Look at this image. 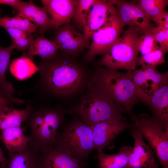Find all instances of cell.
<instances>
[{
    "label": "cell",
    "instance_id": "obj_35",
    "mask_svg": "<svg viewBox=\"0 0 168 168\" xmlns=\"http://www.w3.org/2000/svg\"><path fill=\"white\" fill-rule=\"evenodd\" d=\"M157 25L168 29V12L165 11L158 16L154 18L152 20Z\"/></svg>",
    "mask_w": 168,
    "mask_h": 168
},
{
    "label": "cell",
    "instance_id": "obj_2",
    "mask_svg": "<svg viewBox=\"0 0 168 168\" xmlns=\"http://www.w3.org/2000/svg\"><path fill=\"white\" fill-rule=\"evenodd\" d=\"M93 67L91 82L121 107L125 113L129 114L132 113L133 107L140 101L133 82L135 70L122 72L95 64Z\"/></svg>",
    "mask_w": 168,
    "mask_h": 168
},
{
    "label": "cell",
    "instance_id": "obj_23",
    "mask_svg": "<svg viewBox=\"0 0 168 168\" xmlns=\"http://www.w3.org/2000/svg\"><path fill=\"white\" fill-rule=\"evenodd\" d=\"M59 49L56 43L53 40H49L44 35H40L32 41L28 51L23 53L22 57L33 59V56L38 55L44 59L54 55Z\"/></svg>",
    "mask_w": 168,
    "mask_h": 168
},
{
    "label": "cell",
    "instance_id": "obj_37",
    "mask_svg": "<svg viewBox=\"0 0 168 168\" xmlns=\"http://www.w3.org/2000/svg\"><path fill=\"white\" fill-rule=\"evenodd\" d=\"M7 159L5 158L4 155L2 151L0 146V164L1 166H7Z\"/></svg>",
    "mask_w": 168,
    "mask_h": 168
},
{
    "label": "cell",
    "instance_id": "obj_10",
    "mask_svg": "<svg viewBox=\"0 0 168 168\" xmlns=\"http://www.w3.org/2000/svg\"><path fill=\"white\" fill-rule=\"evenodd\" d=\"M126 120L114 118L100 122L90 126L91 128L94 149L103 151L109 147L118 135L126 129L134 128L133 124Z\"/></svg>",
    "mask_w": 168,
    "mask_h": 168
},
{
    "label": "cell",
    "instance_id": "obj_36",
    "mask_svg": "<svg viewBox=\"0 0 168 168\" xmlns=\"http://www.w3.org/2000/svg\"><path fill=\"white\" fill-rule=\"evenodd\" d=\"M5 29L11 37L12 40L21 37H27L31 35L17 29L12 28H6Z\"/></svg>",
    "mask_w": 168,
    "mask_h": 168
},
{
    "label": "cell",
    "instance_id": "obj_20",
    "mask_svg": "<svg viewBox=\"0 0 168 168\" xmlns=\"http://www.w3.org/2000/svg\"><path fill=\"white\" fill-rule=\"evenodd\" d=\"M152 116L168 125V84L158 89L147 104Z\"/></svg>",
    "mask_w": 168,
    "mask_h": 168
},
{
    "label": "cell",
    "instance_id": "obj_21",
    "mask_svg": "<svg viewBox=\"0 0 168 168\" xmlns=\"http://www.w3.org/2000/svg\"><path fill=\"white\" fill-rule=\"evenodd\" d=\"M5 106L0 108V130L8 128L21 126L22 122L26 121L32 109L30 106L22 110H16Z\"/></svg>",
    "mask_w": 168,
    "mask_h": 168
},
{
    "label": "cell",
    "instance_id": "obj_24",
    "mask_svg": "<svg viewBox=\"0 0 168 168\" xmlns=\"http://www.w3.org/2000/svg\"><path fill=\"white\" fill-rule=\"evenodd\" d=\"M10 70L16 78L19 80H23L39 71V69L32 59L21 56L12 61L10 65Z\"/></svg>",
    "mask_w": 168,
    "mask_h": 168
},
{
    "label": "cell",
    "instance_id": "obj_29",
    "mask_svg": "<svg viewBox=\"0 0 168 168\" xmlns=\"http://www.w3.org/2000/svg\"><path fill=\"white\" fill-rule=\"evenodd\" d=\"M137 45L139 54H140L141 56L152 51L159 46L154 40L150 29L139 36Z\"/></svg>",
    "mask_w": 168,
    "mask_h": 168
},
{
    "label": "cell",
    "instance_id": "obj_14",
    "mask_svg": "<svg viewBox=\"0 0 168 168\" xmlns=\"http://www.w3.org/2000/svg\"><path fill=\"white\" fill-rule=\"evenodd\" d=\"M117 9L113 0H96L88 14L83 34L88 39L100 28Z\"/></svg>",
    "mask_w": 168,
    "mask_h": 168
},
{
    "label": "cell",
    "instance_id": "obj_34",
    "mask_svg": "<svg viewBox=\"0 0 168 168\" xmlns=\"http://www.w3.org/2000/svg\"><path fill=\"white\" fill-rule=\"evenodd\" d=\"M27 2L19 0H0V4L10 6L14 9L20 11Z\"/></svg>",
    "mask_w": 168,
    "mask_h": 168
},
{
    "label": "cell",
    "instance_id": "obj_38",
    "mask_svg": "<svg viewBox=\"0 0 168 168\" xmlns=\"http://www.w3.org/2000/svg\"><path fill=\"white\" fill-rule=\"evenodd\" d=\"M0 168H7V166H0Z\"/></svg>",
    "mask_w": 168,
    "mask_h": 168
},
{
    "label": "cell",
    "instance_id": "obj_16",
    "mask_svg": "<svg viewBox=\"0 0 168 168\" xmlns=\"http://www.w3.org/2000/svg\"><path fill=\"white\" fill-rule=\"evenodd\" d=\"M87 164L54 147L41 152L40 168H86Z\"/></svg>",
    "mask_w": 168,
    "mask_h": 168
},
{
    "label": "cell",
    "instance_id": "obj_17",
    "mask_svg": "<svg viewBox=\"0 0 168 168\" xmlns=\"http://www.w3.org/2000/svg\"><path fill=\"white\" fill-rule=\"evenodd\" d=\"M48 14L44 7L37 6L30 0L18 12L16 16L33 22L39 27V33L44 35L46 32L53 28Z\"/></svg>",
    "mask_w": 168,
    "mask_h": 168
},
{
    "label": "cell",
    "instance_id": "obj_30",
    "mask_svg": "<svg viewBox=\"0 0 168 168\" xmlns=\"http://www.w3.org/2000/svg\"><path fill=\"white\" fill-rule=\"evenodd\" d=\"M15 49L12 44L7 47L0 46V85L8 83L6 78L5 74L10 61L11 53Z\"/></svg>",
    "mask_w": 168,
    "mask_h": 168
},
{
    "label": "cell",
    "instance_id": "obj_11",
    "mask_svg": "<svg viewBox=\"0 0 168 168\" xmlns=\"http://www.w3.org/2000/svg\"><path fill=\"white\" fill-rule=\"evenodd\" d=\"M53 41L61 52L75 58L85 48L89 47L90 44L89 39L69 24L55 29Z\"/></svg>",
    "mask_w": 168,
    "mask_h": 168
},
{
    "label": "cell",
    "instance_id": "obj_19",
    "mask_svg": "<svg viewBox=\"0 0 168 168\" xmlns=\"http://www.w3.org/2000/svg\"><path fill=\"white\" fill-rule=\"evenodd\" d=\"M25 128L12 127L1 131L0 140L8 152V155L23 151L30 142L28 136L24 134Z\"/></svg>",
    "mask_w": 168,
    "mask_h": 168
},
{
    "label": "cell",
    "instance_id": "obj_26",
    "mask_svg": "<svg viewBox=\"0 0 168 168\" xmlns=\"http://www.w3.org/2000/svg\"><path fill=\"white\" fill-rule=\"evenodd\" d=\"M168 4L167 0H140L136 5L151 21L165 11Z\"/></svg>",
    "mask_w": 168,
    "mask_h": 168
},
{
    "label": "cell",
    "instance_id": "obj_9",
    "mask_svg": "<svg viewBox=\"0 0 168 168\" xmlns=\"http://www.w3.org/2000/svg\"><path fill=\"white\" fill-rule=\"evenodd\" d=\"M156 67H142L135 71L133 82L138 97L146 104L158 89L168 84V72L161 73Z\"/></svg>",
    "mask_w": 168,
    "mask_h": 168
},
{
    "label": "cell",
    "instance_id": "obj_28",
    "mask_svg": "<svg viewBox=\"0 0 168 168\" xmlns=\"http://www.w3.org/2000/svg\"><path fill=\"white\" fill-rule=\"evenodd\" d=\"M166 52L160 45L152 51L144 55L138 56L136 61V66L142 67H156L165 62L164 56Z\"/></svg>",
    "mask_w": 168,
    "mask_h": 168
},
{
    "label": "cell",
    "instance_id": "obj_15",
    "mask_svg": "<svg viewBox=\"0 0 168 168\" xmlns=\"http://www.w3.org/2000/svg\"><path fill=\"white\" fill-rule=\"evenodd\" d=\"M41 2L50 16L52 24L55 29L63 25L69 24L78 0H41Z\"/></svg>",
    "mask_w": 168,
    "mask_h": 168
},
{
    "label": "cell",
    "instance_id": "obj_3",
    "mask_svg": "<svg viewBox=\"0 0 168 168\" xmlns=\"http://www.w3.org/2000/svg\"><path fill=\"white\" fill-rule=\"evenodd\" d=\"M67 110L90 126L114 118L127 120L124 110L91 80L79 101Z\"/></svg>",
    "mask_w": 168,
    "mask_h": 168
},
{
    "label": "cell",
    "instance_id": "obj_31",
    "mask_svg": "<svg viewBox=\"0 0 168 168\" xmlns=\"http://www.w3.org/2000/svg\"><path fill=\"white\" fill-rule=\"evenodd\" d=\"M155 41L166 52L168 51V29L153 26L151 28Z\"/></svg>",
    "mask_w": 168,
    "mask_h": 168
},
{
    "label": "cell",
    "instance_id": "obj_8",
    "mask_svg": "<svg viewBox=\"0 0 168 168\" xmlns=\"http://www.w3.org/2000/svg\"><path fill=\"white\" fill-rule=\"evenodd\" d=\"M125 26L116 10L93 34L91 43L82 61L87 64L96 56L105 54L119 38Z\"/></svg>",
    "mask_w": 168,
    "mask_h": 168
},
{
    "label": "cell",
    "instance_id": "obj_7",
    "mask_svg": "<svg viewBox=\"0 0 168 168\" xmlns=\"http://www.w3.org/2000/svg\"><path fill=\"white\" fill-rule=\"evenodd\" d=\"M129 115L134 128L147 140L162 168H168V126L147 114Z\"/></svg>",
    "mask_w": 168,
    "mask_h": 168
},
{
    "label": "cell",
    "instance_id": "obj_5",
    "mask_svg": "<svg viewBox=\"0 0 168 168\" xmlns=\"http://www.w3.org/2000/svg\"><path fill=\"white\" fill-rule=\"evenodd\" d=\"M54 147L78 159L86 161L94 149L91 126L75 116L61 126Z\"/></svg>",
    "mask_w": 168,
    "mask_h": 168
},
{
    "label": "cell",
    "instance_id": "obj_13",
    "mask_svg": "<svg viewBox=\"0 0 168 168\" xmlns=\"http://www.w3.org/2000/svg\"><path fill=\"white\" fill-rule=\"evenodd\" d=\"M113 1L119 16L125 26L128 25L133 27L143 34L154 26L136 4L125 0Z\"/></svg>",
    "mask_w": 168,
    "mask_h": 168
},
{
    "label": "cell",
    "instance_id": "obj_32",
    "mask_svg": "<svg viewBox=\"0 0 168 168\" xmlns=\"http://www.w3.org/2000/svg\"><path fill=\"white\" fill-rule=\"evenodd\" d=\"M11 84L9 82L0 85V108L11 104L12 91L13 90Z\"/></svg>",
    "mask_w": 168,
    "mask_h": 168
},
{
    "label": "cell",
    "instance_id": "obj_33",
    "mask_svg": "<svg viewBox=\"0 0 168 168\" xmlns=\"http://www.w3.org/2000/svg\"><path fill=\"white\" fill-rule=\"evenodd\" d=\"M34 39V36L31 34L26 37H21L12 40V44L18 51L26 52L28 49L32 41Z\"/></svg>",
    "mask_w": 168,
    "mask_h": 168
},
{
    "label": "cell",
    "instance_id": "obj_12",
    "mask_svg": "<svg viewBox=\"0 0 168 168\" xmlns=\"http://www.w3.org/2000/svg\"><path fill=\"white\" fill-rule=\"evenodd\" d=\"M131 133L134 140V146L124 168H158L159 164L154 152L144 142L142 135L135 128L132 129Z\"/></svg>",
    "mask_w": 168,
    "mask_h": 168
},
{
    "label": "cell",
    "instance_id": "obj_27",
    "mask_svg": "<svg viewBox=\"0 0 168 168\" xmlns=\"http://www.w3.org/2000/svg\"><path fill=\"white\" fill-rule=\"evenodd\" d=\"M96 0H78L72 18L73 22L78 28L84 30L87 18Z\"/></svg>",
    "mask_w": 168,
    "mask_h": 168
},
{
    "label": "cell",
    "instance_id": "obj_1",
    "mask_svg": "<svg viewBox=\"0 0 168 168\" xmlns=\"http://www.w3.org/2000/svg\"><path fill=\"white\" fill-rule=\"evenodd\" d=\"M37 67L47 91L66 101L84 93L93 71L82 61L62 52L42 59Z\"/></svg>",
    "mask_w": 168,
    "mask_h": 168
},
{
    "label": "cell",
    "instance_id": "obj_25",
    "mask_svg": "<svg viewBox=\"0 0 168 168\" xmlns=\"http://www.w3.org/2000/svg\"><path fill=\"white\" fill-rule=\"evenodd\" d=\"M0 26L5 29H17L31 34L39 27L29 20L16 16L13 17H0Z\"/></svg>",
    "mask_w": 168,
    "mask_h": 168
},
{
    "label": "cell",
    "instance_id": "obj_39",
    "mask_svg": "<svg viewBox=\"0 0 168 168\" xmlns=\"http://www.w3.org/2000/svg\"><path fill=\"white\" fill-rule=\"evenodd\" d=\"M1 10L0 9V17H1Z\"/></svg>",
    "mask_w": 168,
    "mask_h": 168
},
{
    "label": "cell",
    "instance_id": "obj_22",
    "mask_svg": "<svg viewBox=\"0 0 168 168\" xmlns=\"http://www.w3.org/2000/svg\"><path fill=\"white\" fill-rule=\"evenodd\" d=\"M133 147L130 146L122 147L118 153L111 155L105 154L103 151H99L94 158L98 160L99 168H124L128 163Z\"/></svg>",
    "mask_w": 168,
    "mask_h": 168
},
{
    "label": "cell",
    "instance_id": "obj_4",
    "mask_svg": "<svg viewBox=\"0 0 168 168\" xmlns=\"http://www.w3.org/2000/svg\"><path fill=\"white\" fill-rule=\"evenodd\" d=\"M67 114V110L61 106L32 111L26 121L31 130L30 142L42 152L53 147L58 128L65 121Z\"/></svg>",
    "mask_w": 168,
    "mask_h": 168
},
{
    "label": "cell",
    "instance_id": "obj_18",
    "mask_svg": "<svg viewBox=\"0 0 168 168\" xmlns=\"http://www.w3.org/2000/svg\"><path fill=\"white\" fill-rule=\"evenodd\" d=\"M40 154L30 142L22 152L8 155L7 168H40Z\"/></svg>",
    "mask_w": 168,
    "mask_h": 168
},
{
    "label": "cell",
    "instance_id": "obj_6",
    "mask_svg": "<svg viewBox=\"0 0 168 168\" xmlns=\"http://www.w3.org/2000/svg\"><path fill=\"white\" fill-rule=\"evenodd\" d=\"M141 34L138 30L129 26L122 36L94 64L112 70H135L139 54L138 40Z\"/></svg>",
    "mask_w": 168,
    "mask_h": 168
}]
</instances>
